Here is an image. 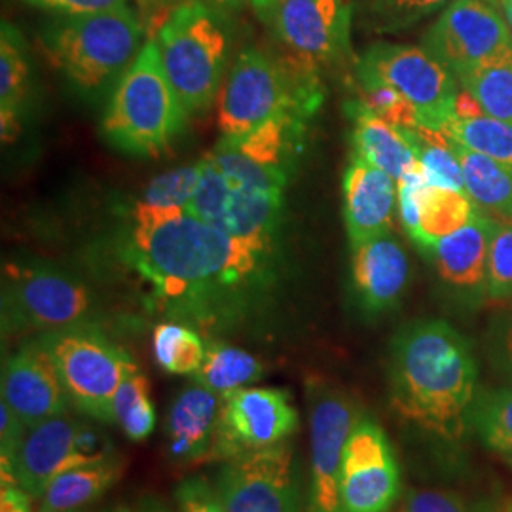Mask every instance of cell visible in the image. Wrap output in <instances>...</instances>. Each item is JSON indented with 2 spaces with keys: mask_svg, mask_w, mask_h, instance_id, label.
I'll list each match as a JSON object with an SVG mask.
<instances>
[{
  "mask_svg": "<svg viewBox=\"0 0 512 512\" xmlns=\"http://www.w3.org/2000/svg\"><path fill=\"white\" fill-rule=\"evenodd\" d=\"M213 488L228 512H300L291 440L222 461Z\"/></svg>",
  "mask_w": 512,
  "mask_h": 512,
  "instance_id": "11",
  "label": "cell"
},
{
  "mask_svg": "<svg viewBox=\"0 0 512 512\" xmlns=\"http://www.w3.org/2000/svg\"><path fill=\"white\" fill-rule=\"evenodd\" d=\"M442 131L459 145L484 154L512 171V122L488 114L473 118L452 116Z\"/></svg>",
  "mask_w": 512,
  "mask_h": 512,
  "instance_id": "31",
  "label": "cell"
},
{
  "mask_svg": "<svg viewBox=\"0 0 512 512\" xmlns=\"http://www.w3.org/2000/svg\"><path fill=\"white\" fill-rule=\"evenodd\" d=\"M2 401L33 429L42 421L67 416L71 399L54 357L40 338L21 344L2 368Z\"/></svg>",
  "mask_w": 512,
  "mask_h": 512,
  "instance_id": "17",
  "label": "cell"
},
{
  "mask_svg": "<svg viewBox=\"0 0 512 512\" xmlns=\"http://www.w3.org/2000/svg\"><path fill=\"white\" fill-rule=\"evenodd\" d=\"M397 205V181L353 154L344 173V222L349 243L357 245L389 234Z\"/></svg>",
  "mask_w": 512,
  "mask_h": 512,
  "instance_id": "19",
  "label": "cell"
},
{
  "mask_svg": "<svg viewBox=\"0 0 512 512\" xmlns=\"http://www.w3.org/2000/svg\"><path fill=\"white\" fill-rule=\"evenodd\" d=\"M165 74L188 114L211 109L230 71L232 27L226 12L203 0H183L158 31Z\"/></svg>",
  "mask_w": 512,
  "mask_h": 512,
  "instance_id": "7",
  "label": "cell"
},
{
  "mask_svg": "<svg viewBox=\"0 0 512 512\" xmlns=\"http://www.w3.org/2000/svg\"><path fill=\"white\" fill-rule=\"evenodd\" d=\"M31 88V65L25 42L12 23L0 29V114L2 139L12 141L19 131V112Z\"/></svg>",
  "mask_w": 512,
  "mask_h": 512,
  "instance_id": "25",
  "label": "cell"
},
{
  "mask_svg": "<svg viewBox=\"0 0 512 512\" xmlns=\"http://www.w3.org/2000/svg\"><path fill=\"white\" fill-rule=\"evenodd\" d=\"M308 512H325L323 509H319V507H315V505H311L310 503V509H308Z\"/></svg>",
  "mask_w": 512,
  "mask_h": 512,
  "instance_id": "51",
  "label": "cell"
},
{
  "mask_svg": "<svg viewBox=\"0 0 512 512\" xmlns=\"http://www.w3.org/2000/svg\"><path fill=\"white\" fill-rule=\"evenodd\" d=\"M300 416L293 397L277 387H241L222 397L219 427L207 461H226L291 439Z\"/></svg>",
  "mask_w": 512,
  "mask_h": 512,
  "instance_id": "12",
  "label": "cell"
},
{
  "mask_svg": "<svg viewBox=\"0 0 512 512\" xmlns=\"http://www.w3.org/2000/svg\"><path fill=\"white\" fill-rule=\"evenodd\" d=\"M35 8L59 16H88L128 6V0H23Z\"/></svg>",
  "mask_w": 512,
  "mask_h": 512,
  "instance_id": "42",
  "label": "cell"
},
{
  "mask_svg": "<svg viewBox=\"0 0 512 512\" xmlns=\"http://www.w3.org/2000/svg\"><path fill=\"white\" fill-rule=\"evenodd\" d=\"M97 298L86 281L38 260H10L2 268V332L50 334L95 327Z\"/></svg>",
  "mask_w": 512,
  "mask_h": 512,
  "instance_id": "8",
  "label": "cell"
},
{
  "mask_svg": "<svg viewBox=\"0 0 512 512\" xmlns=\"http://www.w3.org/2000/svg\"><path fill=\"white\" fill-rule=\"evenodd\" d=\"M458 82L475 97L484 114L512 122V42L463 74Z\"/></svg>",
  "mask_w": 512,
  "mask_h": 512,
  "instance_id": "29",
  "label": "cell"
},
{
  "mask_svg": "<svg viewBox=\"0 0 512 512\" xmlns=\"http://www.w3.org/2000/svg\"><path fill=\"white\" fill-rule=\"evenodd\" d=\"M410 281V262L391 232L351 245V287L357 304L372 315L395 308Z\"/></svg>",
  "mask_w": 512,
  "mask_h": 512,
  "instance_id": "18",
  "label": "cell"
},
{
  "mask_svg": "<svg viewBox=\"0 0 512 512\" xmlns=\"http://www.w3.org/2000/svg\"><path fill=\"white\" fill-rule=\"evenodd\" d=\"M76 431L78 421L65 416L42 421L29 429L14 465L16 486L40 499L55 476L88 465L74 450Z\"/></svg>",
  "mask_w": 512,
  "mask_h": 512,
  "instance_id": "20",
  "label": "cell"
},
{
  "mask_svg": "<svg viewBox=\"0 0 512 512\" xmlns=\"http://www.w3.org/2000/svg\"><path fill=\"white\" fill-rule=\"evenodd\" d=\"M476 211V203L467 196V192L425 184L418 202L420 238L416 247L423 255H429L439 239L463 228L475 217Z\"/></svg>",
  "mask_w": 512,
  "mask_h": 512,
  "instance_id": "27",
  "label": "cell"
},
{
  "mask_svg": "<svg viewBox=\"0 0 512 512\" xmlns=\"http://www.w3.org/2000/svg\"><path fill=\"white\" fill-rule=\"evenodd\" d=\"M501 12L512 31V0H501Z\"/></svg>",
  "mask_w": 512,
  "mask_h": 512,
  "instance_id": "48",
  "label": "cell"
},
{
  "mask_svg": "<svg viewBox=\"0 0 512 512\" xmlns=\"http://www.w3.org/2000/svg\"><path fill=\"white\" fill-rule=\"evenodd\" d=\"M511 42V27L490 4L454 0L427 31L423 48L459 80Z\"/></svg>",
  "mask_w": 512,
  "mask_h": 512,
  "instance_id": "16",
  "label": "cell"
},
{
  "mask_svg": "<svg viewBox=\"0 0 512 512\" xmlns=\"http://www.w3.org/2000/svg\"><path fill=\"white\" fill-rule=\"evenodd\" d=\"M222 397L192 385L171 403L165 420L167 456L179 465H194L209 459L219 427Z\"/></svg>",
  "mask_w": 512,
  "mask_h": 512,
  "instance_id": "21",
  "label": "cell"
},
{
  "mask_svg": "<svg viewBox=\"0 0 512 512\" xmlns=\"http://www.w3.org/2000/svg\"><path fill=\"white\" fill-rule=\"evenodd\" d=\"M165 509L162 505H158L156 501H152V499H147L145 503H143V507L139 509V512H164Z\"/></svg>",
  "mask_w": 512,
  "mask_h": 512,
  "instance_id": "49",
  "label": "cell"
},
{
  "mask_svg": "<svg viewBox=\"0 0 512 512\" xmlns=\"http://www.w3.org/2000/svg\"><path fill=\"white\" fill-rule=\"evenodd\" d=\"M37 512H54V511H44V509H38ZM69 512H84V511H69Z\"/></svg>",
  "mask_w": 512,
  "mask_h": 512,
  "instance_id": "52",
  "label": "cell"
},
{
  "mask_svg": "<svg viewBox=\"0 0 512 512\" xmlns=\"http://www.w3.org/2000/svg\"><path fill=\"white\" fill-rule=\"evenodd\" d=\"M476 359L452 325L429 319L397 332L389 351V399L395 414L444 440L463 433L476 397Z\"/></svg>",
  "mask_w": 512,
  "mask_h": 512,
  "instance_id": "3",
  "label": "cell"
},
{
  "mask_svg": "<svg viewBox=\"0 0 512 512\" xmlns=\"http://www.w3.org/2000/svg\"><path fill=\"white\" fill-rule=\"evenodd\" d=\"M497 349H499V363L512 378V317L507 319V323L501 329Z\"/></svg>",
  "mask_w": 512,
  "mask_h": 512,
  "instance_id": "45",
  "label": "cell"
},
{
  "mask_svg": "<svg viewBox=\"0 0 512 512\" xmlns=\"http://www.w3.org/2000/svg\"><path fill=\"white\" fill-rule=\"evenodd\" d=\"M124 461L116 454L95 463L74 467L55 476L40 497L38 509L54 512L86 511L124 475Z\"/></svg>",
  "mask_w": 512,
  "mask_h": 512,
  "instance_id": "24",
  "label": "cell"
},
{
  "mask_svg": "<svg viewBox=\"0 0 512 512\" xmlns=\"http://www.w3.org/2000/svg\"><path fill=\"white\" fill-rule=\"evenodd\" d=\"M492 217L476 211L475 217L454 234L439 239L431 249L440 279L459 291H486L488 251L495 230Z\"/></svg>",
  "mask_w": 512,
  "mask_h": 512,
  "instance_id": "22",
  "label": "cell"
},
{
  "mask_svg": "<svg viewBox=\"0 0 512 512\" xmlns=\"http://www.w3.org/2000/svg\"><path fill=\"white\" fill-rule=\"evenodd\" d=\"M348 114L353 122V154L382 169L395 181H401L414 165H418V156L406 129L391 124L368 109L363 101L348 105Z\"/></svg>",
  "mask_w": 512,
  "mask_h": 512,
  "instance_id": "23",
  "label": "cell"
},
{
  "mask_svg": "<svg viewBox=\"0 0 512 512\" xmlns=\"http://www.w3.org/2000/svg\"><path fill=\"white\" fill-rule=\"evenodd\" d=\"M74 450L86 463H95L114 456V448L109 437L88 423H78Z\"/></svg>",
  "mask_w": 512,
  "mask_h": 512,
  "instance_id": "43",
  "label": "cell"
},
{
  "mask_svg": "<svg viewBox=\"0 0 512 512\" xmlns=\"http://www.w3.org/2000/svg\"><path fill=\"white\" fill-rule=\"evenodd\" d=\"M321 101L323 90L313 65L300 57L281 61L256 46H245L220 90V133L243 137L283 114L315 112Z\"/></svg>",
  "mask_w": 512,
  "mask_h": 512,
  "instance_id": "6",
  "label": "cell"
},
{
  "mask_svg": "<svg viewBox=\"0 0 512 512\" xmlns=\"http://www.w3.org/2000/svg\"><path fill=\"white\" fill-rule=\"evenodd\" d=\"M202 175L203 160L169 169L148 184L137 205L154 211H188Z\"/></svg>",
  "mask_w": 512,
  "mask_h": 512,
  "instance_id": "35",
  "label": "cell"
},
{
  "mask_svg": "<svg viewBox=\"0 0 512 512\" xmlns=\"http://www.w3.org/2000/svg\"><path fill=\"white\" fill-rule=\"evenodd\" d=\"M253 10L256 12V16L266 21V23H272L275 12H277V6L281 4V0H249Z\"/></svg>",
  "mask_w": 512,
  "mask_h": 512,
  "instance_id": "46",
  "label": "cell"
},
{
  "mask_svg": "<svg viewBox=\"0 0 512 512\" xmlns=\"http://www.w3.org/2000/svg\"><path fill=\"white\" fill-rule=\"evenodd\" d=\"M311 431V505L344 512L340 503V469L349 437L361 421L357 401L323 380L308 382Z\"/></svg>",
  "mask_w": 512,
  "mask_h": 512,
  "instance_id": "13",
  "label": "cell"
},
{
  "mask_svg": "<svg viewBox=\"0 0 512 512\" xmlns=\"http://www.w3.org/2000/svg\"><path fill=\"white\" fill-rule=\"evenodd\" d=\"M179 512H228L220 503L213 484L202 476H190L175 490Z\"/></svg>",
  "mask_w": 512,
  "mask_h": 512,
  "instance_id": "41",
  "label": "cell"
},
{
  "mask_svg": "<svg viewBox=\"0 0 512 512\" xmlns=\"http://www.w3.org/2000/svg\"><path fill=\"white\" fill-rule=\"evenodd\" d=\"M101 118V135L129 156H156L183 133L188 110L165 74L156 40L116 82Z\"/></svg>",
  "mask_w": 512,
  "mask_h": 512,
  "instance_id": "5",
  "label": "cell"
},
{
  "mask_svg": "<svg viewBox=\"0 0 512 512\" xmlns=\"http://www.w3.org/2000/svg\"><path fill=\"white\" fill-rule=\"evenodd\" d=\"M463 171L465 192L473 202L503 219H512V171L492 158L452 141Z\"/></svg>",
  "mask_w": 512,
  "mask_h": 512,
  "instance_id": "26",
  "label": "cell"
},
{
  "mask_svg": "<svg viewBox=\"0 0 512 512\" xmlns=\"http://www.w3.org/2000/svg\"><path fill=\"white\" fill-rule=\"evenodd\" d=\"M357 78L380 80L395 88L425 128L442 129L456 114L458 78L423 46L378 42L357 61Z\"/></svg>",
  "mask_w": 512,
  "mask_h": 512,
  "instance_id": "10",
  "label": "cell"
},
{
  "mask_svg": "<svg viewBox=\"0 0 512 512\" xmlns=\"http://www.w3.org/2000/svg\"><path fill=\"white\" fill-rule=\"evenodd\" d=\"M454 0H357L366 25L378 33H395L439 12Z\"/></svg>",
  "mask_w": 512,
  "mask_h": 512,
  "instance_id": "36",
  "label": "cell"
},
{
  "mask_svg": "<svg viewBox=\"0 0 512 512\" xmlns=\"http://www.w3.org/2000/svg\"><path fill=\"white\" fill-rule=\"evenodd\" d=\"M209 4H213L222 12H232V10H238L239 6L243 4V0H209Z\"/></svg>",
  "mask_w": 512,
  "mask_h": 512,
  "instance_id": "47",
  "label": "cell"
},
{
  "mask_svg": "<svg viewBox=\"0 0 512 512\" xmlns=\"http://www.w3.org/2000/svg\"><path fill=\"white\" fill-rule=\"evenodd\" d=\"M164 512H167V511H164Z\"/></svg>",
  "mask_w": 512,
  "mask_h": 512,
  "instance_id": "54",
  "label": "cell"
},
{
  "mask_svg": "<svg viewBox=\"0 0 512 512\" xmlns=\"http://www.w3.org/2000/svg\"><path fill=\"white\" fill-rule=\"evenodd\" d=\"M148 2H154V4H162V6H167V4H177V2H181V0H148Z\"/></svg>",
  "mask_w": 512,
  "mask_h": 512,
  "instance_id": "50",
  "label": "cell"
},
{
  "mask_svg": "<svg viewBox=\"0 0 512 512\" xmlns=\"http://www.w3.org/2000/svg\"><path fill=\"white\" fill-rule=\"evenodd\" d=\"M467 423L480 440L497 454L512 452V387L486 391L475 397Z\"/></svg>",
  "mask_w": 512,
  "mask_h": 512,
  "instance_id": "34",
  "label": "cell"
},
{
  "mask_svg": "<svg viewBox=\"0 0 512 512\" xmlns=\"http://www.w3.org/2000/svg\"><path fill=\"white\" fill-rule=\"evenodd\" d=\"M393 512H494L484 503H473L454 492L410 490Z\"/></svg>",
  "mask_w": 512,
  "mask_h": 512,
  "instance_id": "39",
  "label": "cell"
},
{
  "mask_svg": "<svg viewBox=\"0 0 512 512\" xmlns=\"http://www.w3.org/2000/svg\"><path fill=\"white\" fill-rule=\"evenodd\" d=\"M357 80L363 93L361 101L368 109L374 110L376 114H380L382 118L399 128L420 126L416 110L395 88L372 78H357Z\"/></svg>",
  "mask_w": 512,
  "mask_h": 512,
  "instance_id": "38",
  "label": "cell"
},
{
  "mask_svg": "<svg viewBox=\"0 0 512 512\" xmlns=\"http://www.w3.org/2000/svg\"><path fill=\"white\" fill-rule=\"evenodd\" d=\"M509 461H511V465H512V452H511V454H509Z\"/></svg>",
  "mask_w": 512,
  "mask_h": 512,
  "instance_id": "53",
  "label": "cell"
},
{
  "mask_svg": "<svg viewBox=\"0 0 512 512\" xmlns=\"http://www.w3.org/2000/svg\"><path fill=\"white\" fill-rule=\"evenodd\" d=\"M156 363L175 376H194L205 357L202 332L184 323L164 321L152 334Z\"/></svg>",
  "mask_w": 512,
  "mask_h": 512,
  "instance_id": "32",
  "label": "cell"
},
{
  "mask_svg": "<svg viewBox=\"0 0 512 512\" xmlns=\"http://www.w3.org/2000/svg\"><path fill=\"white\" fill-rule=\"evenodd\" d=\"M421 165V171L427 183L448 190L465 192L463 171L459 165L458 154L452 147V139L442 129L404 128Z\"/></svg>",
  "mask_w": 512,
  "mask_h": 512,
  "instance_id": "30",
  "label": "cell"
},
{
  "mask_svg": "<svg viewBox=\"0 0 512 512\" xmlns=\"http://www.w3.org/2000/svg\"><path fill=\"white\" fill-rule=\"evenodd\" d=\"M33 495L21 486L10 484L0 490V512H33Z\"/></svg>",
  "mask_w": 512,
  "mask_h": 512,
  "instance_id": "44",
  "label": "cell"
},
{
  "mask_svg": "<svg viewBox=\"0 0 512 512\" xmlns=\"http://www.w3.org/2000/svg\"><path fill=\"white\" fill-rule=\"evenodd\" d=\"M145 44V27L129 6L88 16H61L42 33V46L52 65L88 101L110 95Z\"/></svg>",
  "mask_w": 512,
  "mask_h": 512,
  "instance_id": "4",
  "label": "cell"
},
{
  "mask_svg": "<svg viewBox=\"0 0 512 512\" xmlns=\"http://www.w3.org/2000/svg\"><path fill=\"white\" fill-rule=\"evenodd\" d=\"M313 110L275 118L249 135L220 137L203 156L188 213L230 236L277 243L285 194Z\"/></svg>",
  "mask_w": 512,
  "mask_h": 512,
  "instance_id": "2",
  "label": "cell"
},
{
  "mask_svg": "<svg viewBox=\"0 0 512 512\" xmlns=\"http://www.w3.org/2000/svg\"><path fill=\"white\" fill-rule=\"evenodd\" d=\"M264 374V366L253 353L230 346L217 338H209L205 344V357L192 382L217 393L220 397L249 387Z\"/></svg>",
  "mask_w": 512,
  "mask_h": 512,
  "instance_id": "28",
  "label": "cell"
},
{
  "mask_svg": "<svg viewBox=\"0 0 512 512\" xmlns=\"http://www.w3.org/2000/svg\"><path fill=\"white\" fill-rule=\"evenodd\" d=\"M357 0H281L272 25L277 38L306 63L330 67L351 55Z\"/></svg>",
  "mask_w": 512,
  "mask_h": 512,
  "instance_id": "15",
  "label": "cell"
},
{
  "mask_svg": "<svg viewBox=\"0 0 512 512\" xmlns=\"http://www.w3.org/2000/svg\"><path fill=\"white\" fill-rule=\"evenodd\" d=\"M114 423L133 442L147 440L156 429V410L150 397V382L141 370H135L118 387L112 401Z\"/></svg>",
  "mask_w": 512,
  "mask_h": 512,
  "instance_id": "33",
  "label": "cell"
},
{
  "mask_svg": "<svg viewBox=\"0 0 512 512\" xmlns=\"http://www.w3.org/2000/svg\"><path fill=\"white\" fill-rule=\"evenodd\" d=\"M38 338L54 357L71 404L93 420L114 423V395L129 374L139 370L128 351L97 327L59 330Z\"/></svg>",
  "mask_w": 512,
  "mask_h": 512,
  "instance_id": "9",
  "label": "cell"
},
{
  "mask_svg": "<svg viewBox=\"0 0 512 512\" xmlns=\"http://www.w3.org/2000/svg\"><path fill=\"white\" fill-rule=\"evenodd\" d=\"M122 266L167 321L213 336L253 329L279 300V243L236 238L188 211L133 205L118 241Z\"/></svg>",
  "mask_w": 512,
  "mask_h": 512,
  "instance_id": "1",
  "label": "cell"
},
{
  "mask_svg": "<svg viewBox=\"0 0 512 512\" xmlns=\"http://www.w3.org/2000/svg\"><path fill=\"white\" fill-rule=\"evenodd\" d=\"M401 499V471L380 423L363 416L349 437L340 469L344 512H389Z\"/></svg>",
  "mask_w": 512,
  "mask_h": 512,
  "instance_id": "14",
  "label": "cell"
},
{
  "mask_svg": "<svg viewBox=\"0 0 512 512\" xmlns=\"http://www.w3.org/2000/svg\"><path fill=\"white\" fill-rule=\"evenodd\" d=\"M27 433H29V427L8 404L2 401L0 403V478H2V486L16 484L14 465H16L19 448L27 437Z\"/></svg>",
  "mask_w": 512,
  "mask_h": 512,
  "instance_id": "40",
  "label": "cell"
},
{
  "mask_svg": "<svg viewBox=\"0 0 512 512\" xmlns=\"http://www.w3.org/2000/svg\"><path fill=\"white\" fill-rule=\"evenodd\" d=\"M486 294L492 300L512 298V219L495 224L488 251Z\"/></svg>",
  "mask_w": 512,
  "mask_h": 512,
  "instance_id": "37",
  "label": "cell"
}]
</instances>
